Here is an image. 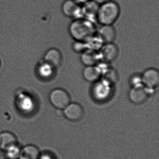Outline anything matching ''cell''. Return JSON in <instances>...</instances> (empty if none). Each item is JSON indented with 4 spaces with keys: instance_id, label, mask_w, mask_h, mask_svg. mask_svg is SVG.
Wrapping results in <instances>:
<instances>
[{
    "instance_id": "15",
    "label": "cell",
    "mask_w": 159,
    "mask_h": 159,
    "mask_svg": "<svg viewBox=\"0 0 159 159\" xmlns=\"http://www.w3.org/2000/svg\"><path fill=\"white\" fill-rule=\"evenodd\" d=\"M40 155L38 147L29 145L21 149L19 157L20 159H39Z\"/></svg>"
},
{
    "instance_id": "12",
    "label": "cell",
    "mask_w": 159,
    "mask_h": 159,
    "mask_svg": "<svg viewBox=\"0 0 159 159\" xmlns=\"http://www.w3.org/2000/svg\"><path fill=\"white\" fill-rule=\"evenodd\" d=\"M17 145L16 136L12 133L4 132L0 134V148L5 151Z\"/></svg>"
},
{
    "instance_id": "8",
    "label": "cell",
    "mask_w": 159,
    "mask_h": 159,
    "mask_svg": "<svg viewBox=\"0 0 159 159\" xmlns=\"http://www.w3.org/2000/svg\"><path fill=\"white\" fill-rule=\"evenodd\" d=\"M141 76L142 84L147 88L154 89L159 85V72L156 69H148Z\"/></svg>"
},
{
    "instance_id": "11",
    "label": "cell",
    "mask_w": 159,
    "mask_h": 159,
    "mask_svg": "<svg viewBox=\"0 0 159 159\" xmlns=\"http://www.w3.org/2000/svg\"><path fill=\"white\" fill-rule=\"evenodd\" d=\"M98 35L104 43H111L116 39V31L112 25H104L99 29Z\"/></svg>"
},
{
    "instance_id": "21",
    "label": "cell",
    "mask_w": 159,
    "mask_h": 159,
    "mask_svg": "<svg viewBox=\"0 0 159 159\" xmlns=\"http://www.w3.org/2000/svg\"><path fill=\"white\" fill-rule=\"evenodd\" d=\"M21 148L18 145L11 148L6 151L7 155L9 159H16L19 157Z\"/></svg>"
},
{
    "instance_id": "23",
    "label": "cell",
    "mask_w": 159,
    "mask_h": 159,
    "mask_svg": "<svg viewBox=\"0 0 159 159\" xmlns=\"http://www.w3.org/2000/svg\"><path fill=\"white\" fill-rule=\"evenodd\" d=\"M130 81H131V83L133 86L143 84L141 76L140 75H134L131 78Z\"/></svg>"
},
{
    "instance_id": "26",
    "label": "cell",
    "mask_w": 159,
    "mask_h": 159,
    "mask_svg": "<svg viewBox=\"0 0 159 159\" xmlns=\"http://www.w3.org/2000/svg\"><path fill=\"white\" fill-rule=\"evenodd\" d=\"M1 149L0 148V154H1Z\"/></svg>"
},
{
    "instance_id": "20",
    "label": "cell",
    "mask_w": 159,
    "mask_h": 159,
    "mask_svg": "<svg viewBox=\"0 0 159 159\" xmlns=\"http://www.w3.org/2000/svg\"><path fill=\"white\" fill-rule=\"evenodd\" d=\"M102 79L107 81L111 84H113L118 81V75L117 71L114 69L108 67L102 74Z\"/></svg>"
},
{
    "instance_id": "18",
    "label": "cell",
    "mask_w": 159,
    "mask_h": 159,
    "mask_svg": "<svg viewBox=\"0 0 159 159\" xmlns=\"http://www.w3.org/2000/svg\"><path fill=\"white\" fill-rule=\"evenodd\" d=\"M84 42H85L87 50H92L97 52H98L104 44V43L98 35H95V34Z\"/></svg>"
},
{
    "instance_id": "10",
    "label": "cell",
    "mask_w": 159,
    "mask_h": 159,
    "mask_svg": "<svg viewBox=\"0 0 159 159\" xmlns=\"http://www.w3.org/2000/svg\"><path fill=\"white\" fill-rule=\"evenodd\" d=\"M83 76L85 80L95 83L102 77V70L98 65L85 66L83 71Z\"/></svg>"
},
{
    "instance_id": "19",
    "label": "cell",
    "mask_w": 159,
    "mask_h": 159,
    "mask_svg": "<svg viewBox=\"0 0 159 159\" xmlns=\"http://www.w3.org/2000/svg\"><path fill=\"white\" fill-rule=\"evenodd\" d=\"M54 68L49 63L45 62L39 66L38 71L41 77L44 79H47L52 76L54 71Z\"/></svg>"
},
{
    "instance_id": "6",
    "label": "cell",
    "mask_w": 159,
    "mask_h": 159,
    "mask_svg": "<svg viewBox=\"0 0 159 159\" xmlns=\"http://www.w3.org/2000/svg\"><path fill=\"white\" fill-rule=\"evenodd\" d=\"M152 91L153 90L147 88L143 84L133 86L129 93V98L135 104H142L147 100Z\"/></svg>"
},
{
    "instance_id": "17",
    "label": "cell",
    "mask_w": 159,
    "mask_h": 159,
    "mask_svg": "<svg viewBox=\"0 0 159 159\" xmlns=\"http://www.w3.org/2000/svg\"><path fill=\"white\" fill-rule=\"evenodd\" d=\"M99 5L92 0H89L88 2L83 4L82 6L84 17L87 16L90 18L96 16L99 8Z\"/></svg>"
},
{
    "instance_id": "7",
    "label": "cell",
    "mask_w": 159,
    "mask_h": 159,
    "mask_svg": "<svg viewBox=\"0 0 159 159\" xmlns=\"http://www.w3.org/2000/svg\"><path fill=\"white\" fill-rule=\"evenodd\" d=\"M112 84L104 79L95 82L93 87V93L97 99L103 100L107 98L110 94Z\"/></svg>"
},
{
    "instance_id": "14",
    "label": "cell",
    "mask_w": 159,
    "mask_h": 159,
    "mask_svg": "<svg viewBox=\"0 0 159 159\" xmlns=\"http://www.w3.org/2000/svg\"><path fill=\"white\" fill-rule=\"evenodd\" d=\"M62 55L59 50L52 48L47 51L44 56V60L54 67H57L62 62Z\"/></svg>"
},
{
    "instance_id": "25",
    "label": "cell",
    "mask_w": 159,
    "mask_h": 159,
    "mask_svg": "<svg viewBox=\"0 0 159 159\" xmlns=\"http://www.w3.org/2000/svg\"><path fill=\"white\" fill-rule=\"evenodd\" d=\"M77 3L80 4H83L88 2L89 0H74Z\"/></svg>"
},
{
    "instance_id": "9",
    "label": "cell",
    "mask_w": 159,
    "mask_h": 159,
    "mask_svg": "<svg viewBox=\"0 0 159 159\" xmlns=\"http://www.w3.org/2000/svg\"><path fill=\"white\" fill-rule=\"evenodd\" d=\"M64 109V115L70 120H79L84 115L82 107L77 103L69 104Z\"/></svg>"
},
{
    "instance_id": "5",
    "label": "cell",
    "mask_w": 159,
    "mask_h": 159,
    "mask_svg": "<svg viewBox=\"0 0 159 159\" xmlns=\"http://www.w3.org/2000/svg\"><path fill=\"white\" fill-rule=\"evenodd\" d=\"M62 11L64 14L68 17H72L75 19L83 18L82 6L74 0L65 1L62 5Z\"/></svg>"
},
{
    "instance_id": "22",
    "label": "cell",
    "mask_w": 159,
    "mask_h": 159,
    "mask_svg": "<svg viewBox=\"0 0 159 159\" xmlns=\"http://www.w3.org/2000/svg\"><path fill=\"white\" fill-rule=\"evenodd\" d=\"M72 48L73 51L77 52H83L86 49V45H85V42L84 41H75L72 45Z\"/></svg>"
},
{
    "instance_id": "16",
    "label": "cell",
    "mask_w": 159,
    "mask_h": 159,
    "mask_svg": "<svg viewBox=\"0 0 159 159\" xmlns=\"http://www.w3.org/2000/svg\"><path fill=\"white\" fill-rule=\"evenodd\" d=\"M17 103L19 108L25 112L31 111L34 107V102L32 98L26 95H20L17 99Z\"/></svg>"
},
{
    "instance_id": "4",
    "label": "cell",
    "mask_w": 159,
    "mask_h": 159,
    "mask_svg": "<svg viewBox=\"0 0 159 159\" xmlns=\"http://www.w3.org/2000/svg\"><path fill=\"white\" fill-rule=\"evenodd\" d=\"M98 53L100 61L108 64L116 59L119 54V50L117 45L113 43H106L99 49Z\"/></svg>"
},
{
    "instance_id": "3",
    "label": "cell",
    "mask_w": 159,
    "mask_h": 159,
    "mask_svg": "<svg viewBox=\"0 0 159 159\" xmlns=\"http://www.w3.org/2000/svg\"><path fill=\"white\" fill-rule=\"evenodd\" d=\"M50 100L54 107L59 109H63L70 103V97L64 89L57 88L51 92Z\"/></svg>"
},
{
    "instance_id": "13",
    "label": "cell",
    "mask_w": 159,
    "mask_h": 159,
    "mask_svg": "<svg viewBox=\"0 0 159 159\" xmlns=\"http://www.w3.org/2000/svg\"><path fill=\"white\" fill-rule=\"evenodd\" d=\"M80 60L85 66H95L100 61L98 52L90 50H86L82 52Z\"/></svg>"
},
{
    "instance_id": "2",
    "label": "cell",
    "mask_w": 159,
    "mask_h": 159,
    "mask_svg": "<svg viewBox=\"0 0 159 159\" xmlns=\"http://www.w3.org/2000/svg\"><path fill=\"white\" fill-rule=\"evenodd\" d=\"M120 14V8L115 2L109 0L99 5L96 19L102 25H112L117 20Z\"/></svg>"
},
{
    "instance_id": "1",
    "label": "cell",
    "mask_w": 159,
    "mask_h": 159,
    "mask_svg": "<svg viewBox=\"0 0 159 159\" xmlns=\"http://www.w3.org/2000/svg\"><path fill=\"white\" fill-rule=\"evenodd\" d=\"M69 31L75 41H85L95 34L96 28L91 20L84 18L75 19L70 25Z\"/></svg>"
},
{
    "instance_id": "27",
    "label": "cell",
    "mask_w": 159,
    "mask_h": 159,
    "mask_svg": "<svg viewBox=\"0 0 159 159\" xmlns=\"http://www.w3.org/2000/svg\"></svg>"
},
{
    "instance_id": "24",
    "label": "cell",
    "mask_w": 159,
    "mask_h": 159,
    "mask_svg": "<svg viewBox=\"0 0 159 159\" xmlns=\"http://www.w3.org/2000/svg\"><path fill=\"white\" fill-rule=\"evenodd\" d=\"M92 1L96 2L97 3L99 4V5H100V4L108 1L109 0H92Z\"/></svg>"
}]
</instances>
